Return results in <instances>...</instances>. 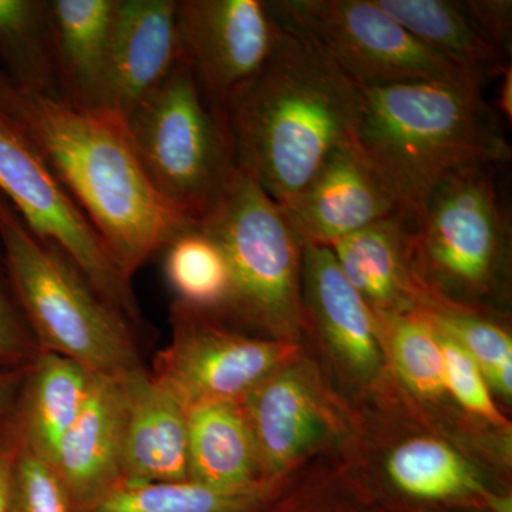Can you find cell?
Masks as SVG:
<instances>
[{
    "label": "cell",
    "mask_w": 512,
    "mask_h": 512,
    "mask_svg": "<svg viewBox=\"0 0 512 512\" xmlns=\"http://www.w3.org/2000/svg\"><path fill=\"white\" fill-rule=\"evenodd\" d=\"M276 22L271 55L225 119L238 170L288 207L333 151L355 146L360 87L311 37Z\"/></svg>",
    "instance_id": "cell-1"
},
{
    "label": "cell",
    "mask_w": 512,
    "mask_h": 512,
    "mask_svg": "<svg viewBox=\"0 0 512 512\" xmlns=\"http://www.w3.org/2000/svg\"><path fill=\"white\" fill-rule=\"evenodd\" d=\"M360 87L355 147L413 231L437 188L477 165L510 163L500 114L473 83Z\"/></svg>",
    "instance_id": "cell-2"
},
{
    "label": "cell",
    "mask_w": 512,
    "mask_h": 512,
    "mask_svg": "<svg viewBox=\"0 0 512 512\" xmlns=\"http://www.w3.org/2000/svg\"><path fill=\"white\" fill-rule=\"evenodd\" d=\"M15 123L130 281L151 256L192 225L154 190L120 117L76 109L63 97L23 94Z\"/></svg>",
    "instance_id": "cell-3"
},
{
    "label": "cell",
    "mask_w": 512,
    "mask_h": 512,
    "mask_svg": "<svg viewBox=\"0 0 512 512\" xmlns=\"http://www.w3.org/2000/svg\"><path fill=\"white\" fill-rule=\"evenodd\" d=\"M0 251L10 291L39 352L66 357L94 375L143 366L131 323L59 249L36 238L2 194Z\"/></svg>",
    "instance_id": "cell-4"
},
{
    "label": "cell",
    "mask_w": 512,
    "mask_h": 512,
    "mask_svg": "<svg viewBox=\"0 0 512 512\" xmlns=\"http://www.w3.org/2000/svg\"><path fill=\"white\" fill-rule=\"evenodd\" d=\"M124 124L144 173L165 204L192 225L204 220L238 167L227 119L205 99L183 53Z\"/></svg>",
    "instance_id": "cell-5"
},
{
    "label": "cell",
    "mask_w": 512,
    "mask_h": 512,
    "mask_svg": "<svg viewBox=\"0 0 512 512\" xmlns=\"http://www.w3.org/2000/svg\"><path fill=\"white\" fill-rule=\"evenodd\" d=\"M220 247L229 271L227 308L272 339H298L303 244L285 211L238 170L217 207L194 224Z\"/></svg>",
    "instance_id": "cell-6"
},
{
    "label": "cell",
    "mask_w": 512,
    "mask_h": 512,
    "mask_svg": "<svg viewBox=\"0 0 512 512\" xmlns=\"http://www.w3.org/2000/svg\"><path fill=\"white\" fill-rule=\"evenodd\" d=\"M497 165H477L448 178L410 231V258L424 291L484 298L501 286L511 237L510 212Z\"/></svg>",
    "instance_id": "cell-7"
},
{
    "label": "cell",
    "mask_w": 512,
    "mask_h": 512,
    "mask_svg": "<svg viewBox=\"0 0 512 512\" xmlns=\"http://www.w3.org/2000/svg\"><path fill=\"white\" fill-rule=\"evenodd\" d=\"M268 6L275 19L311 37L359 84L437 82L480 86L407 32L376 0H281L268 2Z\"/></svg>",
    "instance_id": "cell-8"
},
{
    "label": "cell",
    "mask_w": 512,
    "mask_h": 512,
    "mask_svg": "<svg viewBox=\"0 0 512 512\" xmlns=\"http://www.w3.org/2000/svg\"><path fill=\"white\" fill-rule=\"evenodd\" d=\"M0 194L36 238L59 249L94 291L138 328L140 309L130 279L120 271L96 229L33 141L2 114Z\"/></svg>",
    "instance_id": "cell-9"
},
{
    "label": "cell",
    "mask_w": 512,
    "mask_h": 512,
    "mask_svg": "<svg viewBox=\"0 0 512 512\" xmlns=\"http://www.w3.org/2000/svg\"><path fill=\"white\" fill-rule=\"evenodd\" d=\"M298 352L293 342L252 339L212 323L175 302L173 338L151 375L190 410L198 404L241 400Z\"/></svg>",
    "instance_id": "cell-10"
},
{
    "label": "cell",
    "mask_w": 512,
    "mask_h": 512,
    "mask_svg": "<svg viewBox=\"0 0 512 512\" xmlns=\"http://www.w3.org/2000/svg\"><path fill=\"white\" fill-rule=\"evenodd\" d=\"M177 25L181 53L205 99L225 117L231 97L274 49L279 25L268 2L181 0Z\"/></svg>",
    "instance_id": "cell-11"
},
{
    "label": "cell",
    "mask_w": 512,
    "mask_h": 512,
    "mask_svg": "<svg viewBox=\"0 0 512 512\" xmlns=\"http://www.w3.org/2000/svg\"><path fill=\"white\" fill-rule=\"evenodd\" d=\"M282 210L303 245L323 247L396 214L392 198L355 146L333 151L305 190Z\"/></svg>",
    "instance_id": "cell-12"
},
{
    "label": "cell",
    "mask_w": 512,
    "mask_h": 512,
    "mask_svg": "<svg viewBox=\"0 0 512 512\" xmlns=\"http://www.w3.org/2000/svg\"><path fill=\"white\" fill-rule=\"evenodd\" d=\"M124 429L120 375H94L82 413L50 460L74 512L87 510L123 481Z\"/></svg>",
    "instance_id": "cell-13"
},
{
    "label": "cell",
    "mask_w": 512,
    "mask_h": 512,
    "mask_svg": "<svg viewBox=\"0 0 512 512\" xmlns=\"http://www.w3.org/2000/svg\"><path fill=\"white\" fill-rule=\"evenodd\" d=\"M175 0H119L103 111L126 120L181 56Z\"/></svg>",
    "instance_id": "cell-14"
},
{
    "label": "cell",
    "mask_w": 512,
    "mask_h": 512,
    "mask_svg": "<svg viewBox=\"0 0 512 512\" xmlns=\"http://www.w3.org/2000/svg\"><path fill=\"white\" fill-rule=\"evenodd\" d=\"M126 399L123 481L190 480L188 410L144 366L120 375Z\"/></svg>",
    "instance_id": "cell-15"
},
{
    "label": "cell",
    "mask_w": 512,
    "mask_h": 512,
    "mask_svg": "<svg viewBox=\"0 0 512 512\" xmlns=\"http://www.w3.org/2000/svg\"><path fill=\"white\" fill-rule=\"evenodd\" d=\"M265 473L275 474L325 437L328 414L311 370L288 363L241 399Z\"/></svg>",
    "instance_id": "cell-16"
},
{
    "label": "cell",
    "mask_w": 512,
    "mask_h": 512,
    "mask_svg": "<svg viewBox=\"0 0 512 512\" xmlns=\"http://www.w3.org/2000/svg\"><path fill=\"white\" fill-rule=\"evenodd\" d=\"M302 301L330 348L357 376L372 379L382 366L375 313L323 245H303Z\"/></svg>",
    "instance_id": "cell-17"
},
{
    "label": "cell",
    "mask_w": 512,
    "mask_h": 512,
    "mask_svg": "<svg viewBox=\"0 0 512 512\" xmlns=\"http://www.w3.org/2000/svg\"><path fill=\"white\" fill-rule=\"evenodd\" d=\"M329 248L373 312H414L426 299L413 271L409 228L396 214Z\"/></svg>",
    "instance_id": "cell-18"
},
{
    "label": "cell",
    "mask_w": 512,
    "mask_h": 512,
    "mask_svg": "<svg viewBox=\"0 0 512 512\" xmlns=\"http://www.w3.org/2000/svg\"><path fill=\"white\" fill-rule=\"evenodd\" d=\"M117 2L50 0L60 90L76 109L103 111Z\"/></svg>",
    "instance_id": "cell-19"
},
{
    "label": "cell",
    "mask_w": 512,
    "mask_h": 512,
    "mask_svg": "<svg viewBox=\"0 0 512 512\" xmlns=\"http://www.w3.org/2000/svg\"><path fill=\"white\" fill-rule=\"evenodd\" d=\"M94 373L49 352H37L26 369L18 402L10 416L20 446L52 460L89 399Z\"/></svg>",
    "instance_id": "cell-20"
},
{
    "label": "cell",
    "mask_w": 512,
    "mask_h": 512,
    "mask_svg": "<svg viewBox=\"0 0 512 512\" xmlns=\"http://www.w3.org/2000/svg\"><path fill=\"white\" fill-rule=\"evenodd\" d=\"M190 480L224 490L262 484L258 448L241 400L198 404L188 410Z\"/></svg>",
    "instance_id": "cell-21"
},
{
    "label": "cell",
    "mask_w": 512,
    "mask_h": 512,
    "mask_svg": "<svg viewBox=\"0 0 512 512\" xmlns=\"http://www.w3.org/2000/svg\"><path fill=\"white\" fill-rule=\"evenodd\" d=\"M423 45L439 53L471 80L485 87L508 66L507 56L477 29L463 2L454 0H376Z\"/></svg>",
    "instance_id": "cell-22"
},
{
    "label": "cell",
    "mask_w": 512,
    "mask_h": 512,
    "mask_svg": "<svg viewBox=\"0 0 512 512\" xmlns=\"http://www.w3.org/2000/svg\"><path fill=\"white\" fill-rule=\"evenodd\" d=\"M0 60L20 93L63 97L50 2L0 0Z\"/></svg>",
    "instance_id": "cell-23"
},
{
    "label": "cell",
    "mask_w": 512,
    "mask_h": 512,
    "mask_svg": "<svg viewBox=\"0 0 512 512\" xmlns=\"http://www.w3.org/2000/svg\"><path fill=\"white\" fill-rule=\"evenodd\" d=\"M264 494V483L244 490H224L194 480L121 481L83 512H248Z\"/></svg>",
    "instance_id": "cell-24"
},
{
    "label": "cell",
    "mask_w": 512,
    "mask_h": 512,
    "mask_svg": "<svg viewBox=\"0 0 512 512\" xmlns=\"http://www.w3.org/2000/svg\"><path fill=\"white\" fill-rule=\"evenodd\" d=\"M164 272L178 303L200 312L227 308L229 271L220 247L190 225L165 247Z\"/></svg>",
    "instance_id": "cell-25"
},
{
    "label": "cell",
    "mask_w": 512,
    "mask_h": 512,
    "mask_svg": "<svg viewBox=\"0 0 512 512\" xmlns=\"http://www.w3.org/2000/svg\"><path fill=\"white\" fill-rule=\"evenodd\" d=\"M386 470L403 493L423 500H446L480 490L470 464L436 439H412L394 448Z\"/></svg>",
    "instance_id": "cell-26"
},
{
    "label": "cell",
    "mask_w": 512,
    "mask_h": 512,
    "mask_svg": "<svg viewBox=\"0 0 512 512\" xmlns=\"http://www.w3.org/2000/svg\"><path fill=\"white\" fill-rule=\"evenodd\" d=\"M437 332L458 343L477 363L488 386L501 396L512 393V340L500 326L464 306L429 296L416 311Z\"/></svg>",
    "instance_id": "cell-27"
},
{
    "label": "cell",
    "mask_w": 512,
    "mask_h": 512,
    "mask_svg": "<svg viewBox=\"0 0 512 512\" xmlns=\"http://www.w3.org/2000/svg\"><path fill=\"white\" fill-rule=\"evenodd\" d=\"M379 336L389 348L403 382L426 399L446 393L439 335L417 312H373Z\"/></svg>",
    "instance_id": "cell-28"
},
{
    "label": "cell",
    "mask_w": 512,
    "mask_h": 512,
    "mask_svg": "<svg viewBox=\"0 0 512 512\" xmlns=\"http://www.w3.org/2000/svg\"><path fill=\"white\" fill-rule=\"evenodd\" d=\"M9 512H74L69 494L52 464L20 444Z\"/></svg>",
    "instance_id": "cell-29"
},
{
    "label": "cell",
    "mask_w": 512,
    "mask_h": 512,
    "mask_svg": "<svg viewBox=\"0 0 512 512\" xmlns=\"http://www.w3.org/2000/svg\"><path fill=\"white\" fill-rule=\"evenodd\" d=\"M437 332V330H436ZM444 360V386L467 412L495 424L505 426L503 414L495 406L491 387L484 373L466 350L453 339L437 332Z\"/></svg>",
    "instance_id": "cell-30"
},
{
    "label": "cell",
    "mask_w": 512,
    "mask_h": 512,
    "mask_svg": "<svg viewBox=\"0 0 512 512\" xmlns=\"http://www.w3.org/2000/svg\"><path fill=\"white\" fill-rule=\"evenodd\" d=\"M36 348L12 291L0 279V369L29 365L37 355Z\"/></svg>",
    "instance_id": "cell-31"
},
{
    "label": "cell",
    "mask_w": 512,
    "mask_h": 512,
    "mask_svg": "<svg viewBox=\"0 0 512 512\" xmlns=\"http://www.w3.org/2000/svg\"><path fill=\"white\" fill-rule=\"evenodd\" d=\"M468 16L485 39L503 55L511 43L512 2L510 0H466Z\"/></svg>",
    "instance_id": "cell-32"
},
{
    "label": "cell",
    "mask_w": 512,
    "mask_h": 512,
    "mask_svg": "<svg viewBox=\"0 0 512 512\" xmlns=\"http://www.w3.org/2000/svg\"><path fill=\"white\" fill-rule=\"evenodd\" d=\"M19 441L9 420L0 427V512H9L10 488Z\"/></svg>",
    "instance_id": "cell-33"
},
{
    "label": "cell",
    "mask_w": 512,
    "mask_h": 512,
    "mask_svg": "<svg viewBox=\"0 0 512 512\" xmlns=\"http://www.w3.org/2000/svg\"><path fill=\"white\" fill-rule=\"evenodd\" d=\"M28 365L0 369V427L9 420L15 409Z\"/></svg>",
    "instance_id": "cell-34"
},
{
    "label": "cell",
    "mask_w": 512,
    "mask_h": 512,
    "mask_svg": "<svg viewBox=\"0 0 512 512\" xmlns=\"http://www.w3.org/2000/svg\"><path fill=\"white\" fill-rule=\"evenodd\" d=\"M22 99L23 94L19 92L15 83L9 79L6 72L0 70V114L15 123L22 106Z\"/></svg>",
    "instance_id": "cell-35"
},
{
    "label": "cell",
    "mask_w": 512,
    "mask_h": 512,
    "mask_svg": "<svg viewBox=\"0 0 512 512\" xmlns=\"http://www.w3.org/2000/svg\"><path fill=\"white\" fill-rule=\"evenodd\" d=\"M500 90H498V114L504 117L505 121H512V70L508 66L500 76Z\"/></svg>",
    "instance_id": "cell-36"
}]
</instances>
